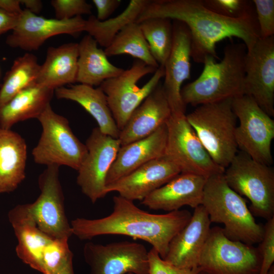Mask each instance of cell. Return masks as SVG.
<instances>
[{
  "instance_id": "cell-1",
  "label": "cell",
  "mask_w": 274,
  "mask_h": 274,
  "mask_svg": "<svg viewBox=\"0 0 274 274\" xmlns=\"http://www.w3.org/2000/svg\"><path fill=\"white\" fill-rule=\"evenodd\" d=\"M153 17L186 24L191 35V58L198 63H203L208 57L218 58L216 44L224 39L237 38L248 50L260 38L256 14L226 17L208 8L202 0H151L136 22Z\"/></svg>"
},
{
  "instance_id": "cell-2",
  "label": "cell",
  "mask_w": 274,
  "mask_h": 274,
  "mask_svg": "<svg viewBox=\"0 0 274 274\" xmlns=\"http://www.w3.org/2000/svg\"><path fill=\"white\" fill-rule=\"evenodd\" d=\"M113 212L104 218H77L71 223L73 234L81 240L102 235H123L150 244L162 259L167 254L172 238L190 221L186 210L165 214H154L136 206L133 201L119 195L113 198Z\"/></svg>"
},
{
  "instance_id": "cell-3",
  "label": "cell",
  "mask_w": 274,
  "mask_h": 274,
  "mask_svg": "<svg viewBox=\"0 0 274 274\" xmlns=\"http://www.w3.org/2000/svg\"><path fill=\"white\" fill-rule=\"evenodd\" d=\"M246 53L243 43H231L225 47L220 62L207 57L200 76L181 89L184 105L197 106L244 94Z\"/></svg>"
},
{
  "instance_id": "cell-4",
  "label": "cell",
  "mask_w": 274,
  "mask_h": 274,
  "mask_svg": "<svg viewBox=\"0 0 274 274\" xmlns=\"http://www.w3.org/2000/svg\"><path fill=\"white\" fill-rule=\"evenodd\" d=\"M201 205L211 223L224 225L228 238L252 245L261 241L263 226L256 222L243 197L228 185L223 173L207 179Z\"/></svg>"
},
{
  "instance_id": "cell-5",
  "label": "cell",
  "mask_w": 274,
  "mask_h": 274,
  "mask_svg": "<svg viewBox=\"0 0 274 274\" xmlns=\"http://www.w3.org/2000/svg\"><path fill=\"white\" fill-rule=\"evenodd\" d=\"M232 98L198 106L186 119L211 157L225 169L238 152Z\"/></svg>"
},
{
  "instance_id": "cell-6",
  "label": "cell",
  "mask_w": 274,
  "mask_h": 274,
  "mask_svg": "<svg viewBox=\"0 0 274 274\" xmlns=\"http://www.w3.org/2000/svg\"><path fill=\"white\" fill-rule=\"evenodd\" d=\"M164 75L163 66L156 69L135 59L129 68L100 85L99 87L106 96L120 131L132 112L158 86Z\"/></svg>"
},
{
  "instance_id": "cell-7",
  "label": "cell",
  "mask_w": 274,
  "mask_h": 274,
  "mask_svg": "<svg viewBox=\"0 0 274 274\" xmlns=\"http://www.w3.org/2000/svg\"><path fill=\"white\" fill-rule=\"evenodd\" d=\"M57 165L47 166L38 178L41 193L32 203L18 204L9 212L33 222L53 238H67L73 235L66 217L64 196Z\"/></svg>"
},
{
  "instance_id": "cell-8",
  "label": "cell",
  "mask_w": 274,
  "mask_h": 274,
  "mask_svg": "<svg viewBox=\"0 0 274 274\" xmlns=\"http://www.w3.org/2000/svg\"><path fill=\"white\" fill-rule=\"evenodd\" d=\"M228 185L251 202L253 215L268 220L274 217V170L237 152L223 173Z\"/></svg>"
},
{
  "instance_id": "cell-9",
  "label": "cell",
  "mask_w": 274,
  "mask_h": 274,
  "mask_svg": "<svg viewBox=\"0 0 274 274\" xmlns=\"http://www.w3.org/2000/svg\"><path fill=\"white\" fill-rule=\"evenodd\" d=\"M37 119L42 131L32 150L34 161L47 166L65 165L78 170L87 149L74 134L68 120L56 113L50 104Z\"/></svg>"
},
{
  "instance_id": "cell-10",
  "label": "cell",
  "mask_w": 274,
  "mask_h": 274,
  "mask_svg": "<svg viewBox=\"0 0 274 274\" xmlns=\"http://www.w3.org/2000/svg\"><path fill=\"white\" fill-rule=\"evenodd\" d=\"M261 256L257 247L232 241L222 228H211L198 267L208 274H259Z\"/></svg>"
},
{
  "instance_id": "cell-11",
  "label": "cell",
  "mask_w": 274,
  "mask_h": 274,
  "mask_svg": "<svg viewBox=\"0 0 274 274\" xmlns=\"http://www.w3.org/2000/svg\"><path fill=\"white\" fill-rule=\"evenodd\" d=\"M232 107L239 120L235 131L237 148L255 161L271 166L273 120L246 94L232 98Z\"/></svg>"
},
{
  "instance_id": "cell-12",
  "label": "cell",
  "mask_w": 274,
  "mask_h": 274,
  "mask_svg": "<svg viewBox=\"0 0 274 274\" xmlns=\"http://www.w3.org/2000/svg\"><path fill=\"white\" fill-rule=\"evenodd\" d=\"M167 141L164 156L174 162L181 173L208 179L225 169L214 162L188 122L185 114L172 113L166 121Z\"/></svg>"
},
{
  "instance_id": "cell-13",
  "label": "cell",
  "mask_w": 274,
  "mask_h": 274,
  "mask_svg": "<svg viewBox=\"0 0 274 274\" xmlns=\"http://www.w3.org/2000/svg\"><path fill=\"white\" fill-rule=\"evenodd\" d=\"M87 154L78 171L77 183L82 193L94 203L104 197L106 179L121 144L118 139L94 128L85 144Z\"/></svg>"
},
{
  "instance_id": "cell-14",
  "label": "cell",
  "mask_w": 274,
  "mask_h": 274,
  "mask_svg": "<svg viewBox=\"0 0 274 274\" xmlns=\"http://www.w3.org/2000/svg\"><path fill=\"white\" fill-rule=\"evenodd\" d=\"M90 274H149L148 251L141 244L129 241L106 245L88 242L83 248Z\"/></svg>"
},
{
  "instance_id": "cell-15",
  "label": "cell",
  "mask_w": 274,
  "mask_h": 274,
  "mask_svg": "<svg viewBox=\"0 0 274 274\" xmlns=\"http://www.w3.org/2000/svg\"><path fill=\"white\" fill-rule=\"evenodd\" d=\"M244 94L251 96L270 117L274 115V36L259 38L247 50Z\"/></svg>"
},
{
  "instance_id": "cell-16",
  "label": "cell",
  "mask_w": 274,
  "mask_h": 274,
  "mask_svg": "<svg viewBox=\"0 0 274 274\" xmlns=\"http://www.w3.org/2000/svg\"><path fill=\"white\" fill-rule=\"evenodd\" d=\"M86 23L82 16L60 20L45 18L23 10L6 43L10 47L27 51L37 50L52 37L63 34L75 36L85 31Z\"/></svg>"
},
{
  "instance_id": "cell-17",
  "label": "cell",
  "mask_w": 274,
  "mask_h": 274,
  "mask_svg": "<svg viewBox=\"0 0 274 274\" xmlns=\"http://www.w3.org/2000/svg\"><path fill=\"white\" fill-rule=\"evenodd\" d=\"M173 45L163 65L162 87L172 113L185 114L186 106L182 99L181 91L183 83L191 76V35L183 22L173 20Z\"/></svg>"
},
{
  "instance_id": "cell-18",
  "label": "cell",
  "mask_w": 274,
  "mask_h": 274,
  "mask_svg": "<svg viewBox=\"0 0 274 274\" xmlns=\"http://www.w3.org/2000/svg\"><path fill=\"white\" fill-rule=\"evenodd\" d=\"M180 173L179 167L164 155L107 185L106 192H117L127 199L142 201Z\"/></svg>"
},
{
  "instance_id": "cell-19",
  "label": "cell",
  "mask_w": 274,
  "mask_h": 274,
  "mask_svg": "<svg viewBox=\"0 0 274 274\" xmlns=\"http://www.w3.org/2000/svg\"><path fill=\"white\" fill-rule=\"evenodd\" d=\"M211 224L204 208L202 205L195 208L189 222L170 242L163 260L179 268L192 269L198 267Z\"/></svg>"
},
{
  "instance_id": "cell-20",
  "label": "cell",
  "mask_w": 274,
  "mask_h": 274,
  "mask_svg": "<svg viewBox=\"0 0 274 274\" xmlns=\"http://www.w3.org/2000/svg\"><path fill=\"white\" fill-rule=\"evenodd\" d=\"M206 180L199 175L180 173L141 202L150 209L169 212L179 210L184 206L195 209L201 205Z\"/></svg>"
},
{
  "instance_id": "cell-21",
  "label": "cell",
  "mask_w": 274,
  "mask_h": 274,
  "mask_svg": "<svg viewBox=\"0 0 274 274\" xmlns=\"http://www.w3.org/2000/svg\"><path fill=\"white\" fill-rule=\"evenodd\" d=\"M172 113L160 82L132 112L120 131L118 139L121 146L150 135L166 123Z\"/></svg>"
},
{
  "instance_id": "cell-22",
  "label": "cell",
  "mask_w": 274,
  "mask_h": 274,
  "mask_svg": "<svg viewBox=\"0 0 274 274\" xmlns=\"http://www.w3.org/2000/svg\"><path fill=\"white\" fill-rule=\"evenodd\" d=\"M166 141L165 123L150 135L121 146L107 175L106 186L151 160L164 156Z\"/></svg>"
},
{
  "instance_id": "cell-23",
  "label": "cell",
  "mask_w": 274,
  "mask_h": 274,
  "mask_svg": "<svg viewBox=\"0 0 274 274\" xmlns=\"http://www.w3.org/2000/svg\"><path fill=\"white\" fill-rule=\"evenodd\" d=\"M78 43H68L48 48L45 60L41 65L36 84L55 90L76 83Z\"/></svg>"
},
{
  "instance_id": "cell-24",
  "label": "cell",
  "mask_w": 274,
  "mask_h": 274,
  "mask_svg": "<svg viewBox=\"0 0 274 274\" xmlns=\"http://www.w3.org/2000/svg\"><path fill=\"white\" fill-rule=\"evenodd\" d=\"M27 153L19 134L0 128V193L14 191L24 180Z\"/></svg>"
},
{
  "instance_id": "cell-25",
  "label": "cell",
  "mask_w": 274,
  "mask_h": 274,
  "mask_svg": "<svg viewBox=\"0 0 274 274\" xmlns=\"http://www.w3.org/2000/svg\"><path fill=\"white\" fill-rule=\"evenodd\" d=\"M58 99L74 101L81 105L96 120L98 127L105 134L118 139V129L109 107L105 93L98 87L77 84L54 90Z\"/></svg>"
},
{
  "instance_id": "cell-26",
  "label": "cell",
  "mask_w": 274,
  "mask_h": 274,
  "mask_svg": "<svg viewBox=\"0 0 274 274\" xmlns=\"http://www.w3.org/2000/svg\"><path fill=\"white\" fill-rule=\"evenodd\" d=\"M54 90L34 84L0 107V128L10 129L15 124L38 118L52 98Z\"/></svg>"
},
{
  "instance_id": "cell-27",
  "label": "cell",
  "mask_w": 274,
  "mask_h": 274,
  "mask_svg": "<svg viewBox=\"0 0 274 274\" xmlns=\"http://www.w3.org/2000/svg\"><path fill=\"white\" fill-rule=\"evenodd\" d=\"M89 35L78 43L76 83L91 86H100L105 80L115 77L124 71L109 61L104 50L97 47Z\"/></svg>"
},
{
  "instance_id": "cell-28",
  "label": "cell",
  "mask_w": 274,
  "mask_h": 274,
  "mask_svg": "<svg viewBox=\"0 0 274 274\" xmlns=\"http://www.w3.org/2000/svg\"><path fill=\"white\" fill-rule=\"evenodd\" d=\"M18 243V257L32 269L42 273V257L47 245L53 238L41 231L32 221L8 215Z\"/></svg>"
},
{
  "instance_id": "cell-29",
  "label": "cell",
  "mask_w": 274,
  "mask_h": 274,
  "mask_svg": "<svg viewBox=\"0 0 274 274\" xmlns=\"http://www.w3.org/2000/svg\"><path fill=\"white\" fill-rule=\"evenodd\" d=\"M150 1L131 0L122 13L105 21H99L91 15L86 20L85 31L105 49L125 26L131 23L136 22L139 16Z\"/></svg>"
},
{
  "instance_id": "cell-30",
  "label": "cell",
  "mask_w": 274,
  "mask_h": 274,
  "mask_svg": "<svg viewBox=\"0 0 274 274\" xmlns=\"http://www.w3.org/2000/svg\"><path fill=\"white\" fill-rule=\"evenodd\" d=\"M104 52L107 57L128 54L156 69L159 66L152 55L140 24L137 22L125 26L105 49Z\"/></svg>"
},
{
  "instance_id": "cell-31",
  "label": "cell",
  "mask_w": 274,
  "mask_h": 274,
  "mask_svg": "<svg viewBox=\"0 0 274 274\" xmlns=\"http://www.w3.org/2000/svg\"><path fill=\"white\" fill-rule=\"evenodd\" d=\"M41 65L33 54L26 53L17 58L7 73L0 88V107L15 95L36 83Z\"/></svg>"
},
{
  "instance_id": "cell-32",
  "label": "cell",
  "mask_w": 274,
  "mask_h": 274,
  "mask_svg": "<svg viewBox=\"0 0 274 274\" xmlns=\"http://www.w3.org/2000/svg\"><path fill=\"white\" fill-rule=\"evenodd\" d=\"M151 53L163 66L170 53L173 41L172 20L161 17L146 19L139 23Z\"/></svg>"
},
{
  "instance_id": "cell-33",
  "label": "cell",
  "mask_w": 274,
  "mask_h": 274,
  "mask_svg": "<svg viewBox=\"0 0 274 274\" xmlns=\"http://www.w3.org/2000/svg\"><path fill=\"white\" fill-rule=\"evenodd\" d=\"M68 239L54 238L46 247L42 257V274H53L71 256Z\"/></svg>"
},
{
  "instance_id": "cell-34",
  "label": "cell",
  "mask_w": 274,
  "mask_h": 274,
  "mask_svg": "<svg viewBox=\"0 0 274 274\" xmlns=\"http://www.w3.org/2000/svg\"><path fill=\"white\" fill-rule=\"evenodd\" d=\"M204 5L214 12L229 18H241L256 14L252 1L202 0Z\"/></svg>"
},
{
  "instance_id": "cell-35",
  "label": "cell",
  "mask_w": 274,
  "mask_h": 274,
  "mask_svg": "<svg viewBox=\"0 0 274 274\" xmlns=\"http://www.w3.org/2000/svg\"><path fill=\"white\" fill-rule=\"evenodd\" d=\"M260 38L274 36V1L253 0Z\"/></svg>"
},
{
  "instance_id": "cell-36",
  "label": "cell",
  "mask_w": 274,
  "mask_h": 274,
  "mask_svg": "<svg viewBox=\"0 0 274 274\" xmlns=\"http://www.w3.org/2000/svg\"><path fill=\"white\" fill-rule=\"evenodd\" d=\"M262 239L258 248L261 256L259 274H267L274 262V217L267 220L263 226Z\"/></svg>"
},
{
  "instance_id": "cell-37",
  "label": "cell",
  "mask_w": 274,
  "mask_h": 274,
  "mask_svg": "<svg viewBox=\"0 0 274 274\" xmlns=\"http://www.w3.org/2000/svg\"><path fill=\"white\" fill-rule=\"evenodd\" d=\"M51 5L58 19H69L91 13L92 6L85 0H52Z\"/></svg>"
},
{
  "instance_id": "cell-38",
  "label": "cell",
  "mask_w": 274,
  "mask_h": 274,
  "mask_svg": "<svg viewBox=\"0 0 274 274\" xmlns=\"http://www.w3.org/2000/svg\"><path fill=\"white\" fill-rule=\"evenodd\" d=\"M149 274H197L201 270L198 267L192 269L175 266L162 259L155 249L148 251Z\"/></svg>"
},
{
  "instance_id": "cell-39",
  "label": "cell",
  "mask_w": 274,
  "mask_h": 274,
  "mask_svg": "<svg viewBox=\"0 0 274 274\" xmlns=\"http://www.w3.org/2000/svg\"><path fill=\"white\" fill-rule=\"evenodd\" d=\"M97 11L96 18L99 21H105L119 7L120 0H92Z\"/></svg>"
},
{
  "instance_id": "cell-40",
  "label": "cell",
  "mask_w": 274,
  "mask_h": 274,
  "mask_svg": "<svg viewBox=\"0 0 274 274\" xmlns=\"http://www.w3.org/2000/svg\"><path fill=\"white\" fill-rule=\"evenodd\" d=\"M20 14L10 13L0 9V36L14 29L18 22Z\"/></svg>"
},
{
  "instance_id": "cell-41",
  "label": "cell",
  "mask_w": 274,
  "mask_h": 274,
  "mask_svg": "<svg viewBox=\"0 0 274 274\" xmlns=\"http://www.w3.org/2000/svg\"><path fill=\"white\" fill-rule=\"evenodd\" d=\"M21 5L20 0H0V9L10 13L20 14Z\"/></svg>"
},
{
  "instance_id": "cell-42",
  "label": "cell",
  "mask_w": 274,
  "mask_h": 274,
  "mask_svg": "<svg viewBox=\"0 0 274 274\" xmlns=\"http://www.w3.org/2000/svg\"><path fill=\"white\" fill-rule=\"evenodd\" d=\"M21 5L25 7V10L37 15L43 8V3L40 0H20Z\"/></svg>"
},
{
  "instance_id": "cell-43",
  "label": "cell",
  "mask_w": 274,
  "mask_h": 274,
  "mask_svg": "<svg viewBox=\"0 0 274 274\" xmlns=\"http://www.w3.org/2000/svg\"><path fill=\"white\" fill-rule=\"evenodd\" d=\"M73 259V255L70 256L64 263L53 274H75Z\"/></svg>"
},
{
  "instance_id": "cell-44",
  "label": "cell",
  "mask_w": 274,
  "mask_h": 274,
  "mask_svg": "<svg viewBox=\"0 0 274 274\" xmlns=\"http://www.w3.org/2000/svg\"><path fill=\"white\" fill-rule=\"evenodd\" d=\"M267 274H274V265H273L269 271H268Z\"/></svg>"
},
{
  "instance_id": "cell-45",
  "label": "cell",
  "mask_w": 274,
  "mask_h": 274,
  "mask_svg": "<svg viewBox=\"0 0 274 274\" xmlns=\"http://www.w3.org/2000/svg\"><path fill=\"white\" fill-rule=\"evenodd\" d=\"M197 274H208V273L204 272V271H202V270H200Z\"/></svg>"
},
{
  "instance_id": "cell-46",
  "label": "cell",
  "mask_w": 274,
  "mask_h": 274,
  "mask_svg": "<svg viewBox=\"0 0 274 274\" xmlns=\"http://www.w3.org/2000/svg\"><path fill=\"white\" fill-rule=\"evenodd\" d=\"M127 274H133V273H128Z\"/></svg>"
}]
</instances>
